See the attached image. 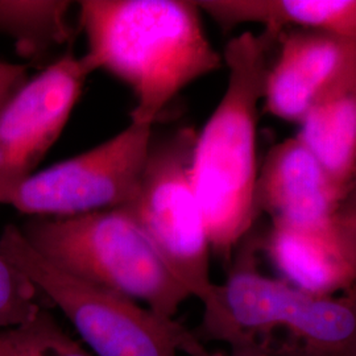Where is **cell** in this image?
<instances>
[{"instance_id":"6da1fadb","label":"cell","mask_w":356,"mask_h":356,"mask_svg":"<svg viewBox=\"0 0 356 356\" xmlns=\"http://www.w3.org/2000/svg\"><path fill=\"white\" fill-rule=\"evenodd\" d=\"M85 56L126 83L136 103L131 123L152 126L178 94L223 63L204 32L197 1L82 0Z\"/></svg>"},{"instance_id":"7a4b0ae2","label":"cell","mask_w":356,"mask_h":356,"mask_svg":"<svg viewBox=\"0 0 356 356\" xmlns=\"http://www.w3.org/2000/svg\"><path fill=\"white\" fill-rule=\"evenodd\" d=\"M248 235L227 279L202 301L197 338L227 344L234 354L356 356V286L323 297L268 277L257 269V243Z\"/></svg>"},{"instance_id":"3957f363","label":"cell","mask_w":356,"mask_h":356,"mask_svg":"<svg viewBox=\"0 0 356 356\" xmlns=\"http://www.w3.org/2000/svg\"><path fill=\"white\" fill-rule=\"evenodd\" d=\"M279 38L245 31L227 42V86L204 128L197 132L191 177L204 214L211 252L229 261L257 218L256 135L259 104L270 51Z\"/></svg>"},{"instance_id":"277c9868","label":"cell","mask_w":356,"mask_h":356,"mask_svg":"<svg viewBox=\"0 0 356 356\" xmlns=\"http://www.w3.org/2000/svg\"><path fill=\"white\" fill-rule=\"evenodd\" d=\"M31 247L78 279L175 319L191 298L134 219L122 209L31 216L19 227Z\"/></svg>"},{"instance_id":"5b68a950","label":"cell","mask_w":356,"mask_h":356,"mask_svg":"<svg viewBox=\"0 0 356 356\" xmlns=\"http://www.w3.org/2000/svg\"><path fill=\"white\" fill-rule=\"evenodd\" d=\"M0 252L64 314L97 356H216L176 319L53 266L17 226L3 229Z\"/></svg>"},{"instance_id":"8992f818","label":"cell","mask_w":356,"mask_h":356,"mask_svg":"<svg viewBox=\"0 0 356 356\" xmlns=\"http://www.w3.org/2000/svg\"><path fill=\"white\" fill-rule=\"evenodd\" d=\"M195 139L191 127L152 139L136 189L122 210L191 297L202 302L216 282L210 276L207 227L191 177Z\"/></svg>"},{"instance_id":"52a82bcc","label":"cell","mask_w":356,"mask_h":356,"mask_svg":"<svg viewBox=\"0 0 356 356\" xmlns=\"http://www.w3.org/2000/svg\"><path fill=\"white\" fill-rule=\"evenodd\" d=\"M153 139L152 126L131 123L114 138L35 172L0 198L29 216H73L122 209L131 200Z\"/></svg>"},{"instance_id":"ba28073f","label":"cell","mask_w":356,"mask_h":356,"mask_svg":"<svg viewBox=\"0 0 356 356\" xmlns=\"http://www.w3.org/2000/svg\"><path fill=\"white\" fill-rule=\"evenodd\" d=\"M95 69L66 54L28 79L0 113V198L32 176L63 134Z\"/></svg>"},{"instance_id":"9c48e42d","label":"cell","mask_w":356,"mask_h":356,"mask_svg":"<svg viewBox=\"0 0 356 356\" xmlns=\"http://www.w3.org/2000/svg\"><path fill=\"white\" fill-rule=\"evenodd\" d=\"M268 67L264 110L301 123L319 97L356 72V38L314 31H285Z\"/></svg>"},{"instance_id":"30bf717a","label":"cell","mask_w":356,"mask_h":356,"mask_svg":"<svg viewBox=\"0 0 356 356\" xmlns=\"http://www.w3.org/2000/svg\"><path fill=\"white\" fill-rule=\"evenodd\" d=\"M343 191L297 136L280 141L259 168L254 193L256 218L292 227H325L334 223Z\"/></svg>"},{"instance_id":"8fae6325","label":"cell","mask_w":356,"mask_h":356,"mask_svg":"<svg viewBox=\"0 0 356 356\" xmlns=\"http://www.w3.org/2000/svg\"><path fill=\"white\" fill-rule=\"evenodd\" d=\"M261 248L282 277L314 296H338L356 286L355 272L335 227L272 223Z\"/></svg>"},{"instance_id":"7c38bea8","label":"cell","mask_w":356,"mask_h":356,"mask_svg":"<svg viewBox=\"0 0 356 356\" xmlns=\"http://www.w3.org/2000/svg\"><path fill=\"white\" fill-rule=\"evenodd\" d=\"M225 31L260 24L275 38L291 26L356 38V0H207L197 1Z\"/></svg>"},{"instance_id":"4fadbf2b","label":"cell","mask_w":356,"mask_h":356,"mask_svg":"<svg viewBox=\"0 0 356 356\" xmlns=\"http://www.w3.org/2000/svg\"><path fill=\"white\" fill-rule=\"evenodd\" d=\"M300 124L297 138L347 194L356 182V72L325 91Z\"/></svg>"},{"instance_id":"5bb4252c","label":"cell","mask_w":356,"mask_h":356,"mask_svg":"<svg viewBox=\"0 0 356 356\" xmlns=\"http://www.w3.org/2000/svg\"><path fill=\"white\" fill-rule=\"evenodd\" d=\"M73 4L66 0H0V32L13 38L23 58L41 61L74 36L69 20Z\"/></svg>"},{"instance_id":"9a60e30c","label":"cell","mask_w":356,"mask_h":356,"mask_svg":"<svg viewBox=\"0 0 356 356\" xmlns=\"http://www.w3.org/2000/svg\"><path fill=\"white\" fill-rule=\"evenodd\" d=\"M0 356H92L44 307L26 323L0 330Z\"/></svg>"},{"instance_id":"2e32d148","label":"cell","mask_w":356,"mask_h":356,"mask_svg":"<svg viewBox=\"0 0 356 356\" xmlns=\"http://www.w3.org/2000/svg\"><path fill=\"white\" fill-rule=\"evenodd\" d=\"M36 286L0 252V330L17 327L45 305Z\"/></svg>"},{"instance_id":"e0dca14e","label":"cell","mask_w":356,"mask_h":356,"mask_svg":"<svg viewBox=\"0 0 356 356\" xmlns=\"http://www.w3.org/2000/svg\"><path fill=\"white\" fill-rule=\"evenodd\" d=\"M334 222L350 257L356 277V182L344 195Z\"/></svg>"},{"instance_id":"ac0fdd59","label":"cell","mask_w":356,"mask_h":356,"mask_svg":"<svg viewBox=\"0 0 356 356\" xmlns=\"http://www.w3.org/2000/svg\"><path fill=\"white\" fill-rule=\"evenodd\" d=\"M28 81V66L0 61V113Z\"/></svg>"},{"instance_id":"d6986e66","label":"cell","mask_w":356,"mask_h":356,"mask_svg":"<svg viewBox=\"0 0 356 356\" xmlns=\"http://www.w3.org/2000/svg\"><path fill=\"white\" fill-rule=\"evenodd\" d=\"M231 356H266L261 353H243V354H234V353H229Z\"/></svg>"}]
</instances>
